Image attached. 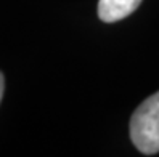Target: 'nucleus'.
Listing matches in <instances>:
<instances>
[{
    "instance_id": "obj_2",
    "label": "nucleus",
    "mask_w": 159,
    "mask_h": 157,
    "mask_svg": "<svg viewBox=\"0 0 159 157\" xmlns=\"http://www.w3.org/2000/svg\"><path fill=\"white\" fill-rule=\"evenodd\" d=\"M142 0H98V18L103 23H116L132 15Z\"/></svg>"
},
{
    "instance_id": "obj_1",
    "label": "nucleus",
    "mask_w": 159,
    "mask_h": 157,
    "mask_svg": "<svg viewBox=\"0 0 159 157\" xmlns=\"http://www.w3.org/2000/svg\"><path fill=\"white\" fill-rule=\"evenodd\" d=\"M130 140L145 155L159 152V91L143 99L130 119Z\"/></svg>"
},
{
    "instance_id": "obj_3",
    "label": "nucleus",
    "mask_w": 159,
    "mask_h": 157,
    "mask_svg": "<svg viewBox=\"0 0 159 157\" xmlns=\"http://www.w3.org/2000/svg\"><path fill=\"white\" fill-rule=\"evenodd\" d=\"M3 90H5V79H3V74L0 72V103H2V98H3Z\"/></svg>"
}]
</instances>
